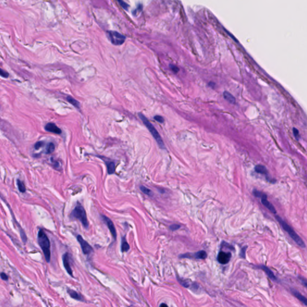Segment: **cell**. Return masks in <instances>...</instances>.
<instances>
[{
	"instance_id": "d6a6232c",
	"label": "cell",
	"mask_w": 307,
	"mask_h": 307,
	"mask_svg": "<svg viewBox=\"0 0 307 307\" xmlns=\"http://www.w3.org/2000/svg\"><path fill=\"white\" fill-rule=\"evenodd\" d=\"M170 68H171V70H172V71L174 72H175V73H177V72H179V68H178L176 66H175L171 65V66H170Z\"/></svg>"
},
{
	"instance_id": "cb8c5ba5",
	"label": "cell",
	"mask_w": 307,
	"mask_h": 307,
	"mask_svg": "<svg viewBox=\"0 0 307 307\" xmlns=\"http://www.w3.org/2000/svg\"><path fill=\"white\" fill-rule=\"evenodd\" d=\"M177 280L179 281V283H180L183 287H184L185 288H189L190 287V284L188 282L187 280H182V279L179 278V277H177Z\"/></svg>"
},
{
	"instance_id": "44dd1931",
	"label": "cell",
	"mask_w": 307,
	"mask_h": 307,
	"mask_svg": "<svg viewBox=\"0 0 307 307\" xmlns=\"http://www.w3.org/2000/svg\"><path fill=\"white\" fill-rule=\"evenodd\" d=\"M55 145L50 142L48 144L47 148H46V153L47 154H52L54 151H55Z\"/></svg>"
},
{
	"instance_id": "f1b7e54d",
	"label": "cell",
	"mask_w": 307,
	"mask_h": 307,
	"mask_svg": "<svg viewBox=\"0 0 307 307\" xmlns=\"http://www.w3.org/2000/svg\"><path fill=\"white\" fill-rule=\"evenodd\" d=\"M170 229L172 231H175V230H178L179 229L181 228V226L179 225H172L169 227Z\"/></svg>"
},
{
	"instance_id": "e575fe53",
	"label": "cell",
	"mask_w": 307,
	"mask_h": 307,
	"mask_svg": "<svg viewBox=\"0 0 307 307\" xmlns=\"http://www.w3.org/2000/svg\"><path fill=\"white\" fill-rule=\"evenodd\" d=\"M0 276H1V278L3 280H8V276L4 273H1V274H0Z\"/></svg>"
},
{
	"instance_id": "4dcf8cb0",
	"label": "cell",
	"mask_w": 307,
	"mask_h": 307,
	"mask_svg": "<svg viewBox=\"0 0 307 307\" xmlns=\"http://www.w3.org/2000/svg\"><path fill=\"white\" fill-rule=\"evenodd\" d=\"M52 165L54 166V168L57 170H60V164L57 161H52Z\"/></svg>"
},
{
	"instance_id": "e0dca14e",
	"label": "cell",
	"mask_w": 307,
	"mask_h": 307,
	"mask_svg": "<svg viewBox=\"0 0 307 307\" xmlns=\"http://www.w3.org/2000/svg\"><path fill=\"white\" fill-rule=\"evenodd\" d=\"M106 164L107 169V172L109 175H112L115 173V163L111 161H106Z\"/></svg>"
},
{
	"instance_id": "6da1fadb",
	"label": "cell",
	"mask_w": 307,
	"mask_h": 307,
	"mask_svg": "<svg viewBox=\"0 0 307 307\" xmlns=\"http://www.w3.org/2000/svg\"><path fill=\"white\" fill-rule=\"evenodd\" d=\"M37 239L46 261L49 262L50 260V244L48 236L42 229H40L38 232Z\"/></svg>"
},
{
	"instance_id": "5bb4252c",
	"label": "cell",
	"mask_w": 307,
	"mask_h": 307,
	"mask_svg": "<svg viewBox=\"0 0 307 307\" xmlns=\"http://www.w3.org/2000/svg\"><path fill=\"white\" fill-rule=\"evenodd\" d=\"M67 292L68 293V295L71 296L72 298L77 300H79V301H84V299L83 296L80 295V293H78L77 292L73 290L68 289L67 290Z\"/></svg>"
},
{
	"instance_id": "52a82bcc",
	"label": "cell",
	"mask_w": 307,
	"mask_h": 307,
	"mask_svg": "<svg viewBox=\"0 0 307 307\" xmlns=\"http://www.w3.org/2000/svg\"><path fill=\"white\" fill-rule=\"evenodd\" d=\"M77 240H78V242L80 244L82 251L84 254L88 255L93 252V249L92 247L89 244V243L86 241H85L82 237L81 235H78V236H77Z\"/></svg>"
},
{
	"instance_id": "4316f807",
	"label": "cell",
	"mask_w": 307,
	"mask_h": 307,
	"mask_svg": "<svg viewBox=\"0 0 307 307\" xmlns=\"http://www.w3.org/2000/svg\"><path fill=\"white\" fill-rule=\"evenodd\" d=\"M43 145H44V142H42V141L37 142L34 145V148L36 149H37V150H38V149H40Z\"/></svg>"
},
{
	"instance_id": "4fadbf2b",
	"label": "cell",
	"mask_w": 307,
	"mask_h": 307,
	"mask_svg": "<svg viewBox=\"0 0 307 307\" xmlns=\"http://www.w3.org/2000/svg\"><path fill=\"white\" fill-rule=\"evenodd\" d=\"M291 292L293 294V295L295 296L297 299H298L300 302H302L305 306L307 305V299L306 298L303 296L302 295H301L298 290L294 289H291Z\"/></svg>"
},
{
	"instance_id": "83f0119b",
	"label": "cell",
	"mask_w": 307,
	"mask_h": 307,
	"mask_svg": "<svg viewBox=\"0 0 307 307\" xmlns=\"http://www.w3.org/2000/svg\"><path fill=\"white\" fill-rule=\"evenodd\" d=\"M154 119L155 120H156L157 122H158L160 123H163L164 121V118L162 116H160V115H156V116H155L154 117Z\"/></svg>"
},
{
	"instance_id": "1f68e13d",
	"label": "cell",
	"mask_w": 307,
	"mask_h": 307,
	"mask_svg": "<svg viewBox=\"0 0 307 307\" xmlns=\"http://www.w3.org/2000/svg\"><path fill=\"white\" fill-rule=\"evenodd\" d=\"M293 134L294 135H295V136L296 137V138L297 139H299V131L298 129H295V128H294V129H293Z\"/></svg>"
},
{
	"instance_id": "836d02e7",
	"label": "cell",
	"mask_w": 307,
	"mask_h": 307,
	"mask_svg": "<svg viewBox=\"0 0 307 307\" xmlns=\"http://www.w3.org/2000/svg\"><path fill=\"white\" fill-rule=\"evenodd\" d=\"M299 280H300V281H301L302 283L304 285V286H305V287H306V286H307V281H306V280L305 278H303V277H299Z\"/></svg>"
},
{
	"instance_id": "ba28073f",
	"label": "cell",
	"mask_w": 307,
	"mask_h": 307,
	"mask_svg": "<svg viewBox=\"0 0 307 307\" xmlns=\"http://www.w3.org/2000/svg\"><path fill=\"white\" fill-rule=\"evenodd\" d=\"M231 257V253L220 251L218 255H217V261H218L220 264L226 265L230 261Z\"/></svg>"
},
{
	"instance_id": "d590c367",
	"label": "cell",
	"mask_w": 307,
	"mask_h": 307,
	"mask_svg": "<svg viewBox=\"0 0 307 307\" xmlns=\"http://www.w3.org/2000/svg\"><path fill=\"white\" fill-rule=\"evenodd\" d=\"M167 306V305L165 304H162L160 305V306Z\"/></svg>"
},
{
	"instance_id": "5b68a950",
	"label": "cell",
	"mask_w": 307,
	"mask_h": 307,
	"mask_svg": "<svg viewBox=\"0 0 307 307\" xmlns=\"http://www.w3.org/2000/svg\"><path fill=\"white\" fill-rule=\"evenodd\" d=\"M107 34L109 39L115 45H121L125 40V37L117 31H109L107 32Z\"/></svg>"
},
{
	"instance_id": "d6986e66",
	"label": "cell",
	"mask_w": 307,
	"mask_h": 307,
	"mask_svg": "<svg viewBox=\"0 0 307 307\" xmlns=\"http://www.w3.org/2000/svg\"><path fill=\"white\" fill-rule=\"evenodd\" d=\"M121 251L122 252H127L129 251L130 249V245L129 244V243L127 242L125 236L122 238V241H121Z\"/></svg>"
},
{
	"instance_id": "7c38bea8",
	"label": "cell",
	"mask_w": 307,
	"mask_h": 307,
	"mask_svg": "<svg viewBox=\"0 0 307 307\" xmlns=\"http://www.w3.org/2000/svg\"><path fill=\"white\" fill-rule=\"evenodd\" d=\"M44 129H45V130L48 132L53 133L57 134H60L62 133V131L60 128L58 126H56L55 124L52 123H49L45 125Z\"/></svg>"
},
{
	"instance_id": "2e32d148",
	"label": "cell",
	"mask_w": 307,
	"mask_h": 307,
	"mask_svg": "<svg viewBox=\"0 0 307 307\" xmlns=\"http://www.w3.org/2000/svg\"><path fill=\"white\" fill-rule=\"evenodd\" d=\"M223 97L227 101H229L230 103L231 104H235L236 103V99L234 97V96L230 94V93L227 91H225L223 93Z\"/></svg>"
},
{
	"instance_id": "d4e9b609",
	"label": "cell",
	"mask_w": 307,
	"mask_h": 307,
	"mask_svg": "<svg viewBox=\"0 0 307 307\" xmlns=\"http://www.w3.org/2000/svg\"><path fill=\"white\" fill-rule=\"evenodd\" d=\"M247 248V246H245V247H244L241 249L240 254H239V256L242 259H245V257H246L245 253H246Z\"/></svg>"
},
{
	"instance_id": "7402d4cb",
	"label": "cell",
	"mask_w": 307,
	"mask_h": 307,
	"mask_svg": "<svg viewBox=\"0 0 307 307\" xmlns=\"http://www.w3.org/2000/svg\"><path fill=\"white\" fill-rule=\"evenodd\" d=\"M17 185L19 190L20 191L21 193H24V192H25V191H26V188H25V186L23 182H22L21 181H20L19 180H17Z\"/></svg>"
},
{
	"instance_id": "8fae6325",
	"label": "cell",
	"mask_w": 307,
	"mask_h": 307,
	"mask_svg": "<svg viewBox=\"0 0 307 307\" xmlns=\"http://www.w3.org/2000/svg\"><path fill=\"white\" fill-rule=\"evenodd\" d=\"M260 198H261V203L263 204L266 208H267L270 211H271L272 213H274V214L277 213L276 209H275L274 206L272 205V204L267 200V196L265 194H264V193L262 194V195L261 196Z\"/></svg>"
},
{
	"instance_id": "30bf717a",
	"label": "cell",
	"mask_w": 307,
	"mask_h": 307,
	"mask_svg": "<svg viewBox=\"0 0 307 307\" xmlns=\"http://www.w3.org/2000/svg\"><path fill=\"white\" fill-rule=\"evenodd\" d=\"M70 259H70V255L68 253H66L63 255L62 261H63L64 266L66 271L68 272V273L70 275L73 277V271L72 269L71 265H70Z\"/></svg>"
},
{
	"instance_id": "277c9868",
	"label": "cell",
	"mask_w": 307,
	"mask_h": 307,
	"mask_svg": "<svg viewBox=\"0 0 307 307\" xmlns=\"http://www.w3.org/2000/svg\"><path fill=\"white\" fill-rule=\"evenodd\" d=\"M71 217L74 219L79 220L85 228H88L89 223L88 221L85 210L80 203H78L74 209L73 210L71 213Z\"/></svg>"
},
{
	"instance_id": "9a60e30c",
	"label": "cell",
	"mask_w": 307,
	"mask_h": 307,
	"mask_svg": "<svg viewBox=\"0 0 307 307\" xmlns=\"http://www.w3.org/2000/svg\"><path fill=\"white\" fill-rule=\"evenodd\" d=\"M260 268L266 273L267 275L272 280H273V281H277V277H275V275H274L273 272L269 268L267 267V266H266L265 265H261Z\"/></svg>"
},
{
	"instance_id": "484cf974",
	"label": "cell",
	"mask_w": 307,
	"mask_h": 307,
	"mask_svg": "<svg viewBox=\"0 0 307 307\" xmlns=\"http://www.w3.org/2000/svg\"><path fill=\"white\" fill-rule=\"evenodd\" d=\"M0 76H2L3 78H7L9 76V74L7 72L4 71V70H3L2 68H0Z\"/></svg>"
},
{
	"instance_id": "8992f818",
	"label": "cell",
	"mask_w": 307,
	"mask_h": 307,
	"mask_svg": "<svg viewBox=\"0 0 307 307\" xmlns=\"http://www.w3.org/2000/svg\"><path fill=\"white\" fill-rule=\"evenodd\" d=\"M179 257L184 259H192L194 258L195 259H205L207 257V253L205 251L201 250L198 252L194 253H185L183 254H181L179 255Z\"/></svg>"
},
{
	"instance_id": "9c48e42d",
	"label": "cell",
	"mask_w": 307,
	"mask_h": 307,
	"mask_svg": "<svg viewBox=\"0 0 307 307\" xmlns=\"http://www.w3.org/2000/svg\"><path fill=\"white\" fill-rule=\"evenodd\" d=\"M101 219L102 220H103V221L106 223V225H107V227L109 228V229L110 232L113 236V238H114L115 241L117 239V232H116V229H115V227L114 226V225L113 222L112 221V220L109 219L108 217H107L105 215H102L101 216Z\"/></svg>"
},
{
	"instance_id": "603a6c76",
	"label": "cell",
	"mask_w": 307,
	"mask_h": 307,
	"mask_svg": "<svg viewBox=\"0 0 307 307\" xmlns=\"http://www.w3.org/2000/svg\"><path fill=\"white\" fill-rule=\"evenodd\" d=\"M140 190L142 191V193H143L144 194L148 195V196H152V191L151 190H149V188L143 186V185H142V186L140 187Z\"/></svg>"
},
{
	"instance_id": "ffe728a7",
	"label": "cell",
	"mask_w": 307,
	"mask_h": 307,
	"mask_svg": "<svg viewBox=\"0 0 307 307\" xmlns=\"http://www.w3.org/2000/svg\"><path fill=\"white\" fill-rule=\"evenodd\" d=\"M66 99L67 101L69 102V103L71 105H72L73 106H74L77 109H80V104H79V102L78 100H76V99L71 97V96H69V95L67 96Z\"/></svg>"
},
{
	"instance_id": "ac0fdd59",
	"label": "cell",
	"mask_w": 307,
	"mask_h": 307,
	"mask_svg": "<svg viewBox=\"0 0 307 307\" xmlns=\"http://www.w3.org/2000/svg\"><path fill=\"white\" fill-rule=\"evenodd\" d=\"M255 171L258 174H261V175H267V170L266 169V167L263 165H257L255 166Z\"/></svg>"
},
{
	"instance_id": "3957f363",
	"label": "cell",
	"mask_w": 307,
	"mask_h": 307,
	"mask_svg": "<svg viewBox=\"0 0 307 307\" xmlns=\"http://www.w3.org/2000/svg\"><path fill=\"white\" fill-rule=\"evenodd\" d=\"M139 116L140 119H141L143 121V124L146 127L147 129H148V130L149 131V132L151 133V134L152 135L153 137L154 138V139L156 140V142H157V144L158 145V146H160V148H162V149H165L164 143L163 140H162V139L161 137V136L160 135V134L158 133V131L156 129V128L154 127V126L149 122V120L147 119L146 118V117L145 116V115H143L142 113H139Z\"/></svg>"
},
{
	"instance_id": "f546056e",
	"label": "cell",
	"mask_w": 307,
	"mask_h": 307,
	"mask_svg": "<svg viewBox=\"0 0 307 307\" xmlns=\"http://www.w3.org/2000/svg\"><path fill=\"white\" fill-rule=\"evenodd\" d=\"M119 3L120 4V5L122 6V7L125 9V10H127L128 9V7H129V5H128V4H127L125 2H124L123 0H118Z\"/></svg>"
},
{
	"instance_id": "7a4b0ae2",
	"label": "cell",
	"mask_w": 307,
	"mask_h": 307,
	"mask_svg": "<svg viewBox=\"0 0 307 307\" xmlns=\"http://www.w3.org/2000/svg\"><path fill=\"white\" fill-rule=\"evenodd\" d=\"M275 219H277V221L280 224V225L283 227V229L286 232L289 233V236L292 238V239L295 241L299 247L302 248H305L306 245H305V242L303 241L301 238H300V236L295 232V230H294L289 225H288L285 221H284L282 218H281L280 216L276 215Z\"/></svg>"
}]
</instances>
